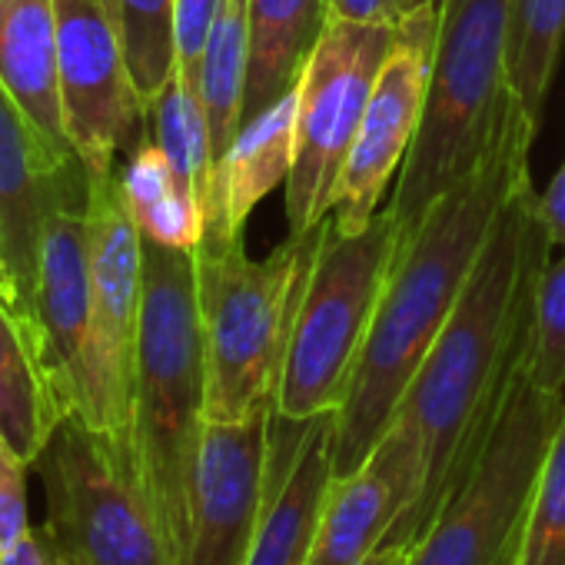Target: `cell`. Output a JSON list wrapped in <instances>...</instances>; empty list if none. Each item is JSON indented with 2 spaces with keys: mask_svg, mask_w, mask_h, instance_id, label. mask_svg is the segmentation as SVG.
I'll return each mask as SVG.
<instances>
[{
  "mask_svg": "<svg viewBox=\"0 0 565 565\" xmlns=\"http://www.w3.org/2000/svg\"><path fill=\"white\" fill-rule=\"evenodd\" d=\"M535 130L539 124L509 90L479 163L433 200L413 230H406L347 396L337 409L333 476L356 472L393 426L416 370L466 290L499 210L532 180L529 150Z\"/></svg>",
  "mask_w": 565,
  "mask_h": 565,
  "instance_id": "obj_1",
  "label": "cell"
},
{
  "mask_svg": "<svg viewBox=\"0 0 565 565\" xmlns=\"http://www.w3.org/2000/svg\"><path fill=\"white\" fill-rule=\"evenodd\" d=\"M552 236L532 180L499 210L466 290L426 353L396 419L423 452V492L390 542H413L472 459L529 333Z\"/></svg>",
  "mask_w": 565,
  "mask_h": 565,
  "instance_id": "obj_2",
  "label": "cell"
},
{
  "mask_svg": "<svg viewBox=\"0 0 565 565\" xmlns=\"http://www.w3.org/2000/svg\"><path fill=\"white\" fill-rule=\"evenodd\" d=\"M206 423V350L193 253L143 239V303L130 446L140 482L180 558L190 482Z\"/></svg>",
  "mask_w": 565,
  "mask_h": 565,
  "instance_id": "obj_3",
  "label": "cell"
},
{
  "mask_svg": "<svg viewBox=\"0 0 565 565\" xmlns=\"http://www.w3.org/2000/svg\"><path fill=\"white\" fill-rule=\"evenodd\" d=\"M323 230L327 220L303 236H287L266 259H253L243 236L203 239L193 249L206 350V419L233 423L276 406Z\"/></svg>",
  "mask_w": 565,
  "mask_h": 565,
  "instance_id": "obj_4",
  "label": "cell"
},
{
  "mask_svg": "<svg viewBox=\"0 0 565 565\" xmlns=\"http://www.w3.org/2000/svg\"><path fill=\"white\" fill-rule=\"evenodd\" d=\"M509 18L512 0H443L423 124L390 200L403 230L486 153L509 94Z\"/></svg>",
  "mask_w": 565,
  "mask_h": 565,
  "instance_id": "obj_5",
  "label": "cell"
},
{
  "mask_svg": "<svg viewBox=\"0 0 565 565\" xmlns=\"http://www.w3.org/2000/svg\"><path fill=\"white\" fill-rule=\"evenodd\" d=\"M562 406V396H548L529 380L522 343L472 459L409 542L406 565H512L522 515Z\"/></svg>",
  "mask_w": 565,
  "mask_h": 565,
  "instance_id": "obj_6",
  "label": "cell"
},
{
  "mask_svg": "<svg viewBox=\"0 0 565 565\" xmlns=\"http://www.w3.org/2000/svg\"><path fill=\"white\" fill-rule=\"evenodd\" d=\"M403 236L406 230L390 206L360 233H343L327 216L276 390L279 419L307 423L340 409Z\"/></svg>",
  "mask_w": 565,
  "mask_h": 565,
  "instance_id": "obj_7",
  "label": "cell"
},
{
  "mask_svg": "<svg viewBox=\"0 0 565 565\" xmlns=\"http://www.w3.org/2000/svg\"><path fill=\"white\" fill-rule=\"evenodd\" d=\"M34 469L47 495L44 532L64 565H177L127 446L64 416Z\"/></svg>",
  "mask_w": 565,
  "mask_h": 565,
  "instance_id": "obj_8",
  "label": "cell"
},
{
  "mask_svg": "<svg viewBox=\"0 0 565 565\" xmlns=\"http://www.w3.org/2000/svg\"><path fill=\"white\" fill-rule=\"evenodd\" d=\"M396 24L330 21L297 84V153L287 180L290 236L317 230L356 143L373 84L393 47Z\"/></svg>",
  "mask_w": 565,
  "mask_h": 565,
  "instance_id": "obj_9",
  "label": "cell"
},
{
  "mask_svg": "<svg viewBox=\"0 0 565 565\" xmlns=\"http://www.w3.org/2000/svg\"><path fill=\"white\" fill-rule=\"evenodd\" d=\"M143 303V236L124 200L120 173L90 190V337L77 413L87 426L130 446L134 366Z\"/></svg>",
  "mask_w": 565,
  "mask_h": 565,
  "instance_id": "obj_10",
  "label": "cell"
},
{
  "mask_svg": "<svg viewBox=\"0 0 565 565\" xmlns=\"http://www.w3.org/2000/svg\"><path fill=\"white\" fill-rule=\"evenodd\" d=\"M90 190L94 177L81 153L47 140L0 87V256H4L8 310L28 330L38 353L44 236L61 210H87Z\"/></svg>",
  "mask_w": 565,
  "mask_h": 565,
  "instance_id": "obj_11",
  "label": "cell"
},
{
  "mask_svg": "<svg viewBox=\"0 0 565 565\" xmlns=\"http://www.w3.org/2000/svg\"><path fill=\"white\" fill-rule=\"evenodd\" d=\"M57 77L74 150L90 177L114 173L117 157L150 137V110L104 0H57Z\"/></svg>",
  "mask_w": 565,
  "mask_h": 565,
  "instance_id": "obj_12",
  "label": "cell"
},
{
  "mask_svg": "<svg viewBox=\"0 0 565 565\" xmlns=\"http://www.w3.org/2000/svg\"><path fill=\"white\" fill-rule=\"evenodd\" d=\"M439 11L443 8H426L396 24V38L373 84L356 143L333 190L330 220L343 233H360L373 223L390 180L403 170L413 150L429 90Z\"/></svg>",
  "mask_w": 565,
  "mask_h": 565,
  "instance_id": "obj_13",
  "label": "cell"
},
{
  "mask_svg": "<svg viewBox=\"0 0 565 565\" xmlns=\"http://www.w3.org/2000/svg\"><path fill=\"white\" fill-rule=\"evenodd\" d=\"M276 406L203 423L177 565H246L273 476Z\"/></svg>",
  "mask_w": 565,
  "mask_h": 565,
  "instance_id": "obj_14",
  "label": "cell"
},
{
  "mask_svg": "<svg viewBox=\"0 0 565 565\" xmlns=\"http://www.w3.org/2000/svg\"><path fill=\"white\" fill-rule=\"evenodd\" d=\"M419 492V443L399 419H393L356 472L333 476L307 565H366L416 509Z\"/></svg>",
  "mask_w": 565,
  "mask_h": 565,
  "instance_id": "obj_15",
  "label": "cell"
},
{
  "mask_svg": "<svg viewBox=\"0 0 565 565\" xmlns=\"http://www.w3.org/2000/svg\"><path fill=\"white\" fill-rule=\"evenodd\" d=\"M273 429V476L246 565H307L323 499L333 482L337 413Z\"/></svg>",
  "mask_w": 565,
  "mask_h": 565,
  "instance_id": "obj_16",
  "label": "cell"
},
{
  "mask_svg": "<svg viewBox=\"0 0 565 565\" xmlns=\"http://www.w3.org/2000/svg\"><path fill=\"white\" fill-rule=\"evenodd\" d=\"M38 323L44 370L64 413L74 416L90 337V206L61 210L47 226Z\"/></svg>",
  "mask_w": 565,
  "mask_h": 565,
  "instance_id": "obj_17",
  "label": "cell"
},
{
  "mask_svg": "<svg viewBox=\"0 0 565 565\" xmlns=\"http://www.w3.org/2000/svg\"><path fill=\"white\" fill-rule=\"evenodd\" d=\"M297 153V90L249 117L226 157L213 167L206 196V233L203 239L223 243L246 230L253 206L290 180ZM200 239V243H203Z\"/></svg>",
  "mask_w": 565,
  "mask_h": 565,
  "instance_id": "obj_18",
  "label": "cell"
},
{
  "mask_svg": "<svg viewBox=\"0 0 565 565\" xmlns=\"http://www.w3.org/2000/svg\"><path fill=\"white\" fill-rule=\"evenodd\" d=\"M0 87L47 140L74 150L57 77V0H0Z\"/></svg>",
  "mask_w": 565,
  "mask_h": 565,
  "instance_id": "obj_19",
  "label": "cell"
},
{
  "mask_svg": "<svg viewBox=\"0 0 565 565\" xmlns=\"http://www.w3.org/2000/svg\"><path fill=\"white\" fill-rule=\"evenodd\" d=\"M330 21V0H246L249 64L243 124L297 90Z\"/></svg>",
  "mask_w": 565,
  "mask_h": 565,
  "instance_id": "obj_20",
  "label": "cell"
},
{
  "mask_svg": "<svg viewBox=\"0 0 565 565\" xmlns=\"http://www.w3.org/2000/svg\"><path fill=\"white\" fill-rule=\"evenodd\" d=\"M64 416L34 340L0 300V436L34 469Z\"/></svg>",
  "mask_w": 565,
  "mask_h": 565,
  "instance_id": "obj_21",
  "label": "cell"
},
{
  "mask_svg": "<svg viewBox=\"0 0 565 565\" xmlns=\"http://www.w3.org/2000/svg\"><path fill=\"white\" fill-rule=\"evenodd\" d=\"M117 173H120L124 200L143 239L183 253H193L200 246L206 233V213L200 200H193L177 183L173 167L153 137H143L127 153V163Z\"/></svg>",
  "mask_w": 565,
  "mask_h": 565,
  "instance_id": "obj_22",
  "label": "cell"
},
{
  "mask_svg": "<svg viewBox=\"0 0 565 565\" xmlns=\"http://www.w3.org/2000/svg\"><path fill=\"white\" fill-rule=\"evenodd\" d=\"M246 64H249V24L246 0H226L220 11L196 77V94L203 104L213 167L226 157L230 143L243 127V90H246Z\"/></svg>",
  "mask_w": 565,
  "mask_h": 565,
  "instance_id": "obj_23",
  "label": "cell"
},
{
  "mask_svg": "<svg viewBox=\"0 0 565 565\" xmlns=\"http://www.w3.org/2000/svg\"><path fill=\"white\" fill-rule=\"evenodd\" d=\"M565 44V0H512L509 90L539 124Z\"/></svg>",
  "mask_w": 565,
  "mask_h": 565,
  "instance_id": "obj_24",
  "label": "cell"
},
{
  "mask_svg": "<svg viewBox=\"0 0 565 565\" xmlns=\"http://www.w3.org/2000/svg\"><path fill=\"white\" fill-rule=\"evenodd\" d=\"M150 137L163 150V157L173 167L177 183L200 200L206 213V196H210V177H213V153H210V130L203 117V104L196 87L173 71L160 97L150 104Z\"/></svg>",
  "mask_w": 565,
  "mask_h": 565,
  "instance_id": "obj_25",
  "label": "cell"
},
{
  "mask_svg": "<svg viewBox=\"0 0 565 565\" xmlns=\"http://www.w3.org/2000/svg\"><path fill=\"white\" fill-rule=\"evenodd\" d=\"M140 100L160 97L177 71V0H104Z\"/></svg>",
  "mask_w": 565,
  "mask_h": 565,
  "instance_id": "obj_26",
  "label": "cell"
},
{
  "mask_svg": "<svg viewBox=\"0 0 565 565\" xmlns=\"http://www.w3.org/2000/svg\"><path fill=\"white\" fill-rule=\"evenodd\" d=\"M512 565H565V406L535 476Z\"/></svg>",
  "mask_w": 565,
  "mask_h": 565,
  "instance_id": "obj_27",
  "label": "cell"
},
{
  "mask_svg": "<svg viewBox=\"0 0 565 565\" xmlns=\"http://www.w3.org/2000/svg\"><path fill=\"white\" fill-rule=\"evenodd\" d=\"M525 373L535 390L565 399V246L555 259H545L535 279Z\"/></svg>",
  "mask_w": 565,
  "mask_h": 565,
  "instance_id": "obj_28",
  "label": "cell"
},
{
  "mask_svg": "<svg viewBox=\"0 0 565 565\" xmlns=\"http://www.w3.org/2000/svg\"><path fill=\"white\" fill-rule=\"evenodd\" d=\"M28 469L31 462L0 436V548L21 542L34 529L28 509Z\"/></svg>",
  "mask_w": 565,
  "mask_h": 565,
  "instance_id": "obj_29",
  "label": "cell"
},
{
  "mask_svg": "<svg viewBox=\"0 0 565 565\" xmlns=\"http://www.w3.org/2000/svg\"><path fill=\"white\" fill-rule=\"evenodd\" d=\"M226 0H177V67L196 87L210 31Z\"/></svg>",
  "mask_w": 565,
  "mask_h": 565,
  "instance_id": "obj_30",
  "label": "cell"
},
{
  "mask_svg": "<svg viewBox=\"0 0 565 565\" xmlns=\"http://www.w3.org/2000/svg\"><path fill=\"white\" fill-rule=\"evenodd\" d=\"M0 565H64V558L54 552L44 525H34L21 542L0 548Z\"/></svg>",
  "mask_w": 565,
  "mask_h": 565,
  "instance_id": "obj_31",
  "label": "cell"
},
{
  "mask_svg": "<svg viewBox=\"0 0 565 565\" xmlns=\"http://www.w3.org/2000/svg\"><path fill=\"white\" fill-rule=\"evenodd\" d=\"M330 18L350 24H399L393 0H330Z\"/></svg>",
  "mask_w": 565,
  "mask_h": 565,
  "instance_id": "obj_32",
  "label": "cell"
},
{
  "mask_svg": "<svg viewBox=\"0 0 565 565\" xmlns=\"http://www.w3.org/2000/svg\"><path fill=\"white\" fill-rule=\"evenodd\" d=\"M539 213L545 220L552 246H565V157H562V167L555 170L552 183L539 196Z\"/></svg>",
  "mask_w": 565,
  "mask_h": 565,
  "instance_id": "obj_33",
  "label": "cell"
},
{
  "mask_svg": "<svg viewBox=\"0 0 565 565\" xmlns=\"http://www.w3.org/2000/svg\"><path fill=\"white\" fill-rule=\"evenodd\" d=\"M409 558V542H386L366 565H406Z\"/></svg>",
  "mask_w": 565,
  "mask_h": 565,
  "instance_id": "obj_34",
  "label": "cell"
},
{
  "mask_svg": "<svg viewBox=\"0 0 565 565\" xmlns=\"http://www.w3.org/2000/svg\"><path fill=\"white\" fill-rule=\"evenodd\" d=\"M426 8H443V0H393V11H396V21L416 14V11H426Z\"/></svg>",
  "mask_w": 565,
  "mask_h": 565,
  "instance_id": "obj_35",
  "label": "cell"
},
{
  "mask_svg": "<svg viewBox=\"0 0 565 565\" xmlns=\"http://www.w3.org/2000/svg\"><path fill=\"white\" fill-rule=\"evenodd\" d=\"M0 300L8 303V279H4V256H0Z\"/></svg>",
  "mask_w": 565,
  "mask_h": 565,
  "instance_id": "obj_36",
  "label": "cell"
}]
</instances>
